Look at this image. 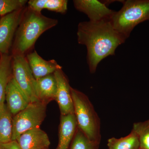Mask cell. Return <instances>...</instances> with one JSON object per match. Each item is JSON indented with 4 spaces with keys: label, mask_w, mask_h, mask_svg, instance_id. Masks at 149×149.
I'll list each match as a JSON object with an SVG mask.
<instances>
[{
    "label": "cell",
    "mask_w": 149,
    "mask_h": 149,
    "mask_svg": "<svg viewBox=\"0 0 149 149\" xmlns=\"http://www.w3.org/2000/svg\"><path fill=\"white\" fill-rule=\"evenodd\" d=\"M57 83L55 100L58 104L61 115L74 114L71 88L66 75L60 68L54 73Z\"/></svg>",
    "instance_id": "ba28073f"
},
{
    "label": "cell",
    "mask_w": 149,
    "mask_h": 149,
    "mask_svg": "<svg viewBox=\"0 0 149 149\" xmlns=\"http://www.w3.org/2000/svg\"><path fill=\"white\" fill-rule=\"evenodd\" d=\"M100 143L88 139L77 127L69 149H99Z\"/></svg>",
    "instance_id": "ac0fdd59"
},
{
    "label": "cell",
    "mask_w": 149,
    "mask_h": 149,
    "mask_svg": "<svg viewBox=\"0 0 149 149\" xmlns=\"http://www.w3.org/2000/svg\"><path fill=\"white\" fill-rule=\"evenodd\" d=\"M47 0H30L27 2L28 7L37 12L41 13L45 8Z\"/></svg>",
    "instance_id": "7402d4cb"
},
{
    "label": "cell",
    "mask_w": 149,
    "mask_h": 149,
    "mask_svg": "<svg viewBox=\"0 0 149 149\" xmlns=\"http://www.w3.org/2000/svg\"><path fill=\"white\" fill-rule=\"evenodd\" d=\"M0 149H1V148H0Z\"/></svg>",
    "instance_id": "d4e9b609"
},
{
    "label": "cell",
    "mask_w": 149,
    "mask_h": 149,
    "mask_svg": "<svg viewBox=\"0 0 149 149\" xmlns=\"http://www.w3.org/2000/svg\"><path fill=\"white\" fill-rule=\"evenodd\" d=\"M12 114L5 104L0 111V145L12 141Z\"/></svg>",
    "instance_id": "2e32d148"
},
{
    "label": "cell",
    "mask_w": 149,
    "mask_h": 149,
    "mask_svg": "<svg viewBox=\"0 0 149 149\" xmlns=\"http://www.w3.org/2000/svg\"><path fill=\"white\" fill-rule=\"evenodd\" d=\"M109 149H139V138L133 130L125 137L117 139L112 137L107 142Z\"/></svg>",
    "instance_id": "e0dca14e"
},
{
    "label": "cell",
    "mask_w": 149,
    "mask_h": 149,
    "mask_svg": "<svg viewBox=\"0 0 149 149\" xmlns=\"http://www.w3.org/2000/svg\"><path fill=\"white\" fill-rule=\"evenodd\" d=\"M77 128L74 114L61 115L58 143L56 149H69Z\"/></svg>",
    "instance_id": "4fadbf2b"
},
{
    "label": "cell",
    "mask_w": 149,
    "mask_h": 149,
    "mask_svg": "<svg viewBox=\"0 0 149 149\" xmlns=\"http://www.w3.org/2000/svg\"><path fill=\"white\" fill-rule=\"evenodd\" d=\"M12 77L19 88L29 99L30 103L39 101L35 91V79L26 56L13 54L12 61Z\"/></svg>",
    "instance_id": "8992f818"
},
{
    "label": "cell",
    "mask_w": 149,
    "mask_h": 149,
    "mask_svg": "<svg viewBox=\"0 0 149 149\" xmlns=\"http://www.w3.org/2000/svg\"><path fill=\"white\" fill-rule=\"evenodd\" d=\"M16 141L22 149H49L50 145L47 134L40 128L27 130Z\"/></svg>",
    "instance_id": "8fae6325"
},
{
    "label": "cell",
    "mask_w": 149,
    "mask_h": 149,
    "mask_svg": "<svg viewBox=\"0 0 149 149\" xmlns=\"http://www.w3.org/2000/svg\"><path fill=\"white\" fill-rule=\"evenodd\" d=\"M27 2L26 0H0V16L24 8Z\"/></svg>",
    "instance_id": "ffe728a7"
},
{
    "label": "cell",
    "mask_w": 149,
    "mask_h": 149,
    "mask_svg": "<svg viewBox=\"0 0 149 149\" xmlns=\"http://www.w3.org/2000/svg\"><path fill=\"white\" fill-rule=\"evenodd\" d=\"M6 101L8 108L13 116L24 109L30 103L12 77L7 86Z\"/></svg>",
    "instance_id": "30bf717a"
},
{
    "label": "cell",
    "mask_w": 149,
    "mask_h": 149,
    "mask_svg": "<svg viewBox=\"0 0 149 149\" xmlns=\"http://www.w3.org/2000/svg\"><path fill=\"white\" fill-rule=\"evenodd\" d=\"M132 130L139 138V149H149V119L133 123Z\"/></svg>",
    "instance_id": "d6986e66"
},
{
    "label": "cell",
    "mask_w": 149,
    "mask_h": 149,
    "mask_svg": "<svg viewBox=\"0 0 149 149\" xmlns=\"http://www.w3.org/2000/svg\"><path fill=\"white\" fill-rule=\"evenodd\" d=\"M47 106L40 101L30 103L24 109L14 116L12 141H16L27 130L40 128L46 116Z\"/></svg>",
    "instance_id": "5b68a950"
},
{
    "label": "cell",
    "mask_w": 149,
    "mask_h": 149,
    "mask_svg": "<svg viewBox=\"0 0 149 149\" xmlns=\"http://www.w3.org/2000/svg\"><path fill=\"white\" fill-rule=\"evenodd\" d=\"M120 10L110 18L115 29L126 38L138 24L149 20V0L123 1Z\"/></svg>",
    "instance_id": "277c9868"
},
{
    "label": "cell",
    "mask_w": 149,
    "mask_h": 149,
    "mask_svg": "<svg viewBox=\"0 0 149 149\" xmlns=\"http://www.w3.org/2000/svg\"><path fill=\"white\" fill-rule=\"evenodd\" d=\"M71 93L77 127L90 140L100 142V120L93 104L82 92L72 88Z\"/></svg>",
    "instance_id": "3957f363"
},
{
    "label": "cell",
    "mask_w": 149,
    "mask_h": 149,
    "mask_svg": "<svg viewBox=\"0 0 149 149\" xmlns=\"http://www.w3.org/2000/svg\"><path fill=\"white\" fill-rule=\"evenodd\" d=\"M68 3L66 0H47L45 9L58 13H65L67 10Z\"/></svg>",
    "instance_id": "44dd1931"
},
{
    "label": "cell",
    "mask_w": 149,
    "mask_h": 149,
    "mask_svg": "<svg viewBox=\"0 0 149 149\" xmlns=\"http://www.w3.org/2000/svg\"><path fill=\"white\" fill-rule=\"evenodd\" d=\"M73 3L77 10L85 14L92 22L110 19L115 12L97 0H74Z\"/></svg>",
    "instance_id": "9c48e42d"
},
{
    "label": "cell",
    "mask_w": 149,
    "mask_h": 149,
    "mask_svg": "<svg viewBox=\"0 0 149 149\" xmlns=\"http://www.w3.org/2000/svg\"><path fill=\"white\" fill-rule=\"evenodd\" d=\"M26 57L36 80L53 74L57 70L62 68L54 60L46 61L41 57L35 51L29 53Z\"/></svg>",
    "instance_id": "7c38bea8"
},
{
    "label": "cell",
    "mask_w": 149,
    "mask_h": 149,
    "mask_svg": "<svg viewBox=\"0 0 149 149\" xmlns=\"http://www.w3.org/2000/svg\"><path fill=\"white\" fill-rule=\"evenodd\" d=\"M58 21L26 7L19 25L13 47V53L26 56L44 32L56 26Z\"/></svg>",
    "instance_id": "7a4b0ae2"
},
{
    "label": "cell",
    "mask_w": 149,
    "mask_h": 149,
    "mask_svg": "<svg viewBox=\"0 0 149 149\" xmlns=\"http://www.w3.org/2000/svg\"><path fill=\"white\" fill-rule=\"evenodd\" d=\"M1 17L0 16V19H1Z\"/></svg>",
    "instance_id": "cb8c5ba5"
},
{
    "label": "cell",
    "mask_w": 149,
    "mask_h": 149,
    "mask_svg": "<svg viewBox=\"0 0 149 149\" xmlns=\"http://www.w3.org/2000/svg\"><path fill=\"white\" fill-rule=\"evenodd\" d=\"M77 34L78 43L87 48V61L93 74L99 63L108 56L114 55L118 47L127 39L115 29L110 19L80 22Z\"/></svg>",
    "instance_id": "6da1fadb"
},
{
    "label": "cell",
    "mask_w": 149,
    "mask_h": 149,
    "mask_svg": "<svg viewBox=\"0 0 149 149\" xmlns=\"http://www.w3.org/2000/svg\"><path fill=\"white\" fill-rule=\"evenodd\" d=\"M26 6L0 19V55L8 54Z\"/></svg>",
    "instance_id": "52a82bcc"
},
{
    "label": "cell",
    "mask_w": 149,
    "mask_h": 149,
    "mask_svg": "<svg viewBox=\"0 0 149 149\" xmlns=\"http://www.w3.org/2000/svg\"><path fill=\"white\" fill-rule=\"evenodd\" d=\"M56 91V80L54 73L36 80L35 94L39 101L47 104L55 100Z\"/></svg>",
    "instance_id": "5bb4252c"
},
{
    "label": "cell",
    "mask_w": 149,
    "mask_h": 149,
    "mask_svg": "<svg viewBox=\"0 0 149 149\" xmlns=\"http://www.w3.org/2000/svg\"><path fill=\"white\" fill-rule=\"evenodd\" d=\"M1 149H22L16 141H12L5 144L0 145Z\"/></svg>",
    "instance_id": "603a6c76"
},
{
    "label": "cell",
    "mask_w": 149,
    "mask_h": 149,
    "mask_svg": "<svg viewBox=\"0 0 149 149\" xmlns=\"http://www.w3.org/2000/svg\"><path fill=\"white\" fill-rule=\"evenodd\" d=\"M12 61L8 54L0 55V111L5 104L6 89L12 77Z\"/></svg>",
    "instance_id": "9a60e30c"
}]
</instances>
